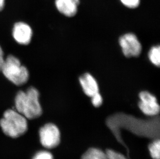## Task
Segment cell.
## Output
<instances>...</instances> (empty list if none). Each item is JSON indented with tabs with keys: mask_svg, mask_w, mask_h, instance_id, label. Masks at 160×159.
I'll list each match as a JSON object with an SVG mask.
<instances>
[{
	"mask_svg": "<svg viewBox=\"0 0 160 159\" xmlns=\"http://www.w3.org/2000/svg\"><path fill=\"white\" fill-rule=\"evenodd\" d=\"M106 124L117 141L127 149L128 155L129 150L122 138L120 129H125L138 137L153 140L160 137V118L158 116L145 120L123 113H118L109 116L106 119Z\"/></svg>",
	"mask_w": 160,
	"mask_h": 159,
	"instance_id": "6da1fadb",
	"label": "cell"
},
{
	"mask_svg": "<svg viewBox=\"0 0 160 159\" xmlns=\"http://www.w3.org/2000/svg\"><path fill=\"white\" fill-rule=\"evenodd\" d=\"M39 93L35 87H29L26 92L18 91L15 99V110L27 119H35L42 113L39 100Z\"/></svg>",
	"mask_w": 160,
	"mask_h": 159,
	"instance_id": "7a4b0ae2",
	"label": "cell"
},
{
	"mask_svg": "<svg viewBox=\"0 0 160 159\" xmlns=\"http://www.w3.org/2000/svg\"><path fill=\"white\" fill-rule=\"evenodd\" d=\"M0 127L3 133L11 138H16L24 135L28 130L27 119L13 109L4 112L0 119Z\"/></svg>",
	"mask_w": 160,
	"mask_h": 159,
	"instance_id": "3957f363",
	"label": "cell"
},
{
	"mask_svg": "<svg viewBox=\"0 0 160 159\" xmlns=\"http://www.w3.org/2000/svg\"><path fill=\"white\" fill-rule=\"evenodd\" d=\"M1 71L7 79L16 85H22L29 80V72L27 68L12 55H9L5 59Z\"/></svg>",
	"mask_w": 160,
	"mask_h": 159,
	"instance_id": "277c9868",
	"label": "cell"
},
{
	"mask_svg": "<svg viewBox=\"0 0 160 159\" xmlns=\"http://www.w3.org/2000/svg\"><path fill=\"white\" fill-rule=\"evenodd\" d=\"M38 133L40 142L45 148H55L60 143V132L53 123H46L39 129Z\"/></svg>",
	"mask_w": 160,
	"mask_h": 159,
	"instance_id": "5b68a950",
	"label": "cell"
},
{
	"mask_svg": "<svg viewBox=\"0 0 160 159\" xmlns=\"http://www.w3.org/2000/svg\"><path fill=\"white\" fill-rule=\"evenodd\" d=\"M119 44L127 57H137L141 54L142 47L138 37L133 33H128L119 38Z\"/></svg>",
	"mask_w": 160,
	"mask_h": 159,
	"instance_id": "8992f818",
	"label": "cell"
},
{
	"mask_svg": "<svg viewBox=\"0 0 160 159\" xmlns=\"http://www.w3.org/2000/svg\"><path fill=\"white\" fill-rule=\"evenodd\" d=\"M139 97L141 101L138 103V107L143 114L153 117L159 114L160 106L154 95L143 91L139 94Z\"/></svg>",
	"mask_w": 160,
	"mask_h": 159,
	"instance_id": "52a82bcc",
	"label": "cell"
},
{
	"mask_svg": "<svg viewBox=\"0 0 160 159\" xmlns=\"http://www.w3.org/2000/svg\"><path fill=\"white\" fill-rule=\"evenodd\" d=\"M12 35L17 43L21 45H28L32 40L33 31L29 24L18 22L14 24Z\"/></svg>",
	"mask_w": 160,
	"mask_h": 159,
	"instance_id": "ba28073f",
	"label": "cell"
},
{
	"mask_svg": "<svg viewBox=\"0 0 160 159\" xmlns=\"http://www.w3.org/2000/svg\"><path fill=\"white\" fill-rule=\"evenodd\" d=\"M79 0H56L55 5L59 12L65 16L71 17L77 12Z\"/></svg>",
	"mask_w": 160,
	"mask_h": 159,
	"instance_id": "9c48e42d",
	"label": "cell"
},
{
	"mask_svg": "<svg viewBox=\"0 0 160 159\" xmlns=\"http://www.w3.org/2000/svg\"><path fill=\"white\" fill-rule=\"evenodd\" d=\"M79 82L87 96L91 97L99 92L98 85L96 80L91 74L86 73L79 78Z\"/></svg>",
	"mask_w": 160,
	"mask_h": 159,
	"instance_id": "30bf717a",
	"label": "cell"
},
{
	"mask_svg": "<svg viewBox=\"0 0 160 159\" xmlns=\"http://www.w3.org/2000/svg\"><path fill=\"white\" fill-rule=\"evenodd\" d=\"M81 159H111L106 152L100 149L90 148L87 150L82 156Z\"/></svg>",
	"mask_w": 160,
	"mask_h": 159,
	"instance_id": "8fae6325",
	"label": "cell"
},
{
	"mask_svg": "<svg viewBox=\"0 0 160 159\" xmlns=\"http://www.w3.org/2000/svg\"><path fill=\"white\" fill-rule=\"evenodd\" d=\"M148 148L150 154L153 159H160V141L159 138L154 139V141L149 145Z\"/></svg>",
	"mask_w": 160,
	"mask_h": 159,
	"instance_id": "7c38bea8",
	"label": "cell"
},
{
	"mask_svg": "<svg viewBox=\"0 0 160 159\" xmlns=\"http://www.w3.org/2000/svg\"><path fill=\"white\" fill-rule=\"evenodd\" d=\"M148 56L150 60L155 66L159 67L160 64V48L159 46H154L150 50Z\"/></svg>",
	"mask_w": 160,
	"mask_h": 159,
	"instance_id": "4fadbf2b",
	"label": "cell"
},
{
	"mask_svg": "<svg viewBox=\"0 0 160 159\" xmlns=\"http://www.w3.org/2000/svg\"><path fill=\"white\" fill-rule=\"evenodd\" d=\"M32 159H54V158L50 152L46 150H42L36 152Z\"/></svg>",
	"mask_w": 160,
	"mask_h": 159,
	"instance_id": "5bb4252c",
	"label": "cell"
},
{
	"mask_svg": "<svg viewBox=\"0 0 160 159\" xmlns=\"http://www.w3.org/2000/svg\"><path fill=\"white\" fill-rule=\"evenodd\" d=\"M105 152L111 159H128L122 154L112 149H107Z\"/></svg>",
	"mask_w": 160,
	"mask_h": 159,
	"instance_id": "9a60e30c",
	"label": "cell"
},
{
	"mask_svg": "<svg viewBox=\"0 0 160 159\" xmlns=\"http://www.w3.org/2000/svg\"><path fill=\"white\" fill-rule=\"evenodd\" d=\"M91 101L93 106L97 108L100 107L102 105L103 103V98L99 92L91 97Z\"/></svg>",
	"mask_w": 160,
	"mask_h": 159,
	"instance_id": "2e32d148",
	"label": "cell"
},
{
	"mask_svg": "<svg viewBox=\"0 0 160 159\" xmlns=\"http://www.w3.org/2000/svg\"><path fill=\"white\" fill-rule=\"evenodd\" d=\"M123 4L130 8H135L139 6L140 0H120Z\"/></svg>",
	"mask_w": 160,
	"mask_h": 159,
	"instance_id": "e0dca14e",
	"label": "cell"
},
{
	"mask_svg": "<svg viewBox=\"0 0 160 159\" xmlns=\"http://www.w3.org/2000/svg\"><path fill=\"white\" fill-rule=\"evenodd\" d=\"M5 59L4 58V52L3 49L0 46V71L1 70L2 67L4 62Z\"/></svg>",
	"mask_w": 160,
	"mask_h": 159,
	"instance_id": "ac0fdd59",
	"label": "cell"
},
{
	"mask_svg": "<svg viewBox=\"0 0 160 159\" xmlns=\"http://www.w3.org/2000/svg\"><path fill=\"white\" fill-rule=\"evenodd\" d=\"M5 5V0H0V11L4 8Z\"/></svg>",
	"mask_w": 160,
	"mask_h": 159,
	"instance_id": "d6986e66",
	"label": "cell"
}]
</instances>
